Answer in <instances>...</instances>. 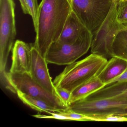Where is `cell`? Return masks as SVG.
Returning a JSON list of instances; mask_svg holds the SVG:
<instances>
[{
	"label": "cell",
	"mask_w": 127,
	"mask_h": 127,
	"mask_svg": "<svg viewBox=\"0 0 127 127\" xmlns=\"http://www.w3.org/2000/svg\"><path fill=\"white\" fill-rule=\"evenodd\" d=\"M73 10L72 0H41L34 46L44 58L52 44L60 37Z\"/></svg>",
	"instance_id": "1"
},
{
	"label": "cell",
	"mask_w": 127,
	"mask_h": 127,
	"mask_svg": "<svg viewBox=\"0 0 127 127\" xmlns=\"http://www.w3.org/2000/svg\"><path fill=\"white\" fill-rule=\"evenodd\" d=\"M69 108L88 116H123L127 112V82L109 84L86 98L71 103Z\"/></svg>",
	"instance_id": "2"
},
{
	"label": "cell",
	"mask_w": 127,
	"mask_h": 127,
	"mask_svg": "<svg viewBox=\"0 0 127 127\" xmlns=\"http://www.w3.org/2000/svg\"><path fill=\"white\" fill-rule=\"evenodd\" d=\"M107 62V59L91 53L81 61L67 65L56 77L54 85L72 93L79 86L97 76Z\"/></svg>",
	"instance_id": "3"
},
{
	"label": "cell",
	"mask_w": 127,
	"mask_h": 127,
	"mask_svg": "<svg viewBox=\"0 0 127 127\" xmlns=\"http://www.w3.org/2000/svg\"><path fill=\"white\" fill-rule=\"evenodd\" d=\"M14 0H0V75L6 71L8 57L17 35Z\"/></svg>",
	"instance_id": "4"
},
{
	"label": "cell",
	"mask_w": 127,
	"mask_h": 127,
	"mask_svg": "<svg viewBox=\"0 0 127 127\" xmlns=\"http://www.w3.org/2000/svg\"><path fill=\"white\" fill-rule=\"evenodd\" d=\"M93 35L87 29L73 43L55 42L50 47L45 59L48 64L69 65L85 55L91 47Z\"/></svg>",
	"instance_id": "5"
},
{
	"label": "cell",
	"mask_w": 127,
	"mask_h": 127,
	"mask_svg": "<svg viewBox=\"0 0 127 127\" xmlns=\"http://www.w3.org/2000/svg\"><path fill=\"white\" fill-rule=\"evenodd\" d=\"M73 9L93 35L107 16L114 0H72Z\"/></svg>",
	"instance_id": "6"
},
{
	"label": "cell",
	"mask_w": 127,
	"mask_h": 127,
	"mask_svg": "<svg viewBox=\"0 0 127 127\" xmlns=\"http://www.w3.org/2000/svg\"><path fill=\"white\" fill-rule=\"evenodd\" d=\"M8 80L12 87V93L17 91L35 98L40 99L56 108L60 112L68 109L61 98L45 90L33 79L30 73H8Z\"/></svg>",
	"instance_id": "7"
},
{
	"label": "cell",
	"mask_w": 127,
	"mask_h": 127,
	"mask_svg": "<svg viewBox=\"0 0 127 127\" xmlns=\"http://www.w3.org/2000/svg\"><path fill=\"white\" fill-rule=\"evenodd\" d=\"M114 0L105 20L93 35L91 47V53L106 59L111 58V46L117 33L123 30V24L117 20L116 2Z\"/></svg>",
	"instance_id": "8"
},
{
	"label": "cell",
	"mask_w": 127,
	"mask_h": 127,
	"mask_svg": "<svg viewBox=\"0 0 127 127\" xmlns=\"http://www.w3.org/2000/svg\"><path fill=\"white\" fill-rule=\"evenodd\" d=\"M31 51L32 62L30 73L32 78L45 90L59 96L50 75L46 59L34 45H31Z\"/></svg>",
	"instance_id": "9"
},
{
	"label": "cell",
	"mask_w": 127,
	"mask_h": 127,
	"mask_svg": "<svg viewBox=\"0 0 127 127\" xmlns=\"http://www.w3.org/2000/svg\"><path fill=\"white\" fill-rule=\"evenodd\" d=\"M12 61L9 72L30 73L32 62L31 46L22 41L16 40L12 48Z\"/></svg>",
	"instance_id": "10"
},
{
	"label": "cell",
	"mask_w": 127,
	"mask_h": 127,
	"mask_svg": "<svg viewBox=\"0 0 127 127\" xmlns=\"http://www.w3.org/2000/svg\"><path fill=\"white\" fill-rule=\"evenodd\" d=\"M87 29L73 10L66 22L60 37L56 42L63 44L73 43Z\"/></svg>",
	"instance_id": "11"
},
{
	"label": "cell",
	"mask_w": 127,
	"mask_h": 127,
	"mask_svg": "<svg viewBox=\"0 0 127 127\" xmlns=\"http://www.w3.org/2000/svg\"><path fill=\"white\" fill-rule=\"evenodd\" d=\"M107 61L97 77L105 86L121 75L127 68V62L116 57Z\"/></svg>",
	"instance_id": "12"
},
{
	"label": "cell",
	"mask_w": 127,
	"mask_h": 127,
	"mask_svg": "<svg viewBox=\"0 0 127 127\" xmlns=\"http://www.w3.org/2000/svg\"><path fill=\"white\" fill-rule=\"evenodd\" d=\"M105 86L97 76L95 77L79 86L71 93L70 104L86 98Z\"/></svg>",
	"instance_id": "13"
},
{
	"label": "cell",
	"mask_w": 127,
	"mask_h": 127,
	"mask_svg": "<svg viewBox=\"0 0 127 127\" xmlns=\"http://www.w3.org/2000/svg\"><path fill=\"white\" fill-rule=\"evenodd\" d=\"M16 94L24 104L35 110L48 114L50 112H59L56 108L40 99L28 95L19 91L16 92Z\"/></svg>",
	"instance_id": "14"
},
{
	"label": "cell",
	"mask_w": 127,
	"mask_h": 127,
	"mask_svg": "<svg viewBox=\"0 0 127 127\" xmlns=\"http://www.w3.org/2000/svg\"><path fill=\"white\" fill-rule=\"evenodd\" d=\"M111 56L127 62V29L122 30L117 33L111 46Z\"/></svg>",
	"instance_id": "15"
},
{
	"label": "cell",
	"mask_w": 127,
	"mask_h": 127,
	"mask_svg": "<svg viewBox=\"0 0 127 127\" xmlns=\"http://www.w3.org/2000/svg\"><path fill=\"white\" fill-rule=\"evenodd\" d=\"M116 17L120 24H127V0L117 1Z\"/></svg>",
	"instance_id": "16"
},
{
	"label": "cell",
	"mask_w": 127,
	"mask_h": 127,
	"mask_svg": "<svg viewBox=\"0 0 127 127\" xmlns=\"http://www.w3.org/2000/svg\"><path fill=\"white\" fill-rule=\"evenodd\" d=\"M27 5L32 18L35 31H36L37 25V17L38 6L37 0H26Z\"/></svg>",
	"instance_id": "17"
},
{
	"label": "cell",
	"mask_w": 127,
	"mask_h": 127,
	"mask_svg": "<svg viewBox=\"0 0 127 127\" xmlns=\"http://www.w3.org/2000/svg\"><path fill=\"white\" fill-rule=\"evenodd\" d=\"M59 113L64 116L72 118L73 121H91V117L90 116L76 113L69 108L64 110L61 111Z\"/></svg>",
	"instance_id": "18"
},
{
	"label": "cell",
	"mask_w": 127,
	"mask_h": 127,
	"mask_svg": "<svg viewBox=\"0 0 127 127\" xmlns=\"http://www.w3.org/2000/svg\"><path fill=\"white\" fill-rule=\"evenodd\" d=\"M92 117V121L96 122H127L126 116L109 115V116H91Z\"/></svg>",
	"instance_id": "19"
},
{
	"label": "cell",
	"mask_w": 127,
	"mask_h": 127,
	"mask_svg": "<svg viewBox=\"0 0 127 127\" xmlns=\"http://www.w3.org/2000/svg\"><path fill=\"white\" fill-rule=\"evenodd\" d=\"M32 116L34 117L38 118V119H55L60 120L73 121L72 118L64 116L59 112L56 113L55 112H50L49 114V115H48L38 114L35 115H33Z\"/></svg>",
	"instance_id": "20"
},
{
	"label": "cell",
	"mask_w": 127,
	"mask_h": 127,
	"mask_svg": "<svg viewBox=\"0 0 127 127\" xmlns=\"http://www.w3.org/2000/svg\"><path fill=\"white\" fill-rule=\"evenodd\" d=\"M56 89L59 96L61 98L64 104L69 107L70 104L71 92L62 88H56Z\"/></svg>",
	"instance_id": "21"
},
{
	"label": "cell",
	"mask_w": 127,
	"mask_h": 127,
	"mask_svg": "<svg viewBox=\"0 0 127 127\" xmlns=\"http://www.w3.org/2000/svg\"><path fill=\"white\" fill-rule=\"evenodd\" d=\"M127 82V68L121 75L113 80L110 84L114 82Z\"/></svg>",
	"instance_id": "22"
},
{
	"label": "cell",
	"mask_w": 127,
	"mask_h": 127,
	"mask_svg": "<svg viewBox=\"0 0 127 127\" xmlns=\"http://www.w3.org/2000/svg\"><path fill=\"white\" fill-rule=\"evenodd\" d=\"M19 1L20 3L21 6L23 13L25 14H29L30 15V12L27 5L26 0H19Z\"/></svg>",
	"instance_id": "23"
},
{
	"label": "cell",
	"mask_w": 127,
	"mask_h": 127,
	"mask_svg": "<svg viewBox=\"0 0 127 127\" xmlns=\"http://www.w3.org/2000/svg\"><path fill=\"white\" fill-rule=\"evenodd\" d=\"M123 116H127V112H126V113H125L123 115Z\"/></svg>",
	"instance_id": "24"
},
{
	"label": "cell",
	"mask_w": 127,
	"mask_h": 127,
	"mask_svg": "<svg viewBox=\"0 0 127 127\" xmlns=\"http://www.w3.org/2000/svg\"></svg>",
	"instance_id": "25"
}]
</instances>
